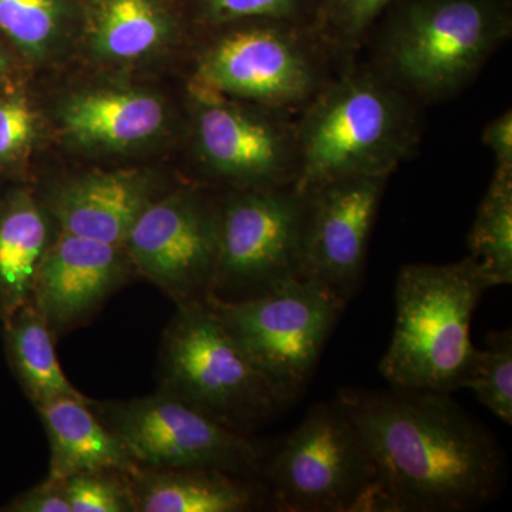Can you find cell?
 <instances>
[{
    "label": "cell",
    "instance_id": "obj_1",
    "mask_svg": "<svg viewBox=\"0 0 512 512\" xmlns=\"http://www.w3.org/2000/svg\"><path fill=\"white\" fill-rule=\"evenodd\" d=\"M335 403L375 466L373 512L474 511L500 494L503 450L450 394L343 389Z\"/></svg>",
    "mask_w": 512,
    "mask_h": 512
},
{
    "label": "cell",
    "instance_id": "obj_2",
    "mask_svg": "<svg viewBox=\"0 0 512 512\" xmlns=\"http://www.w3.org/2000/svg\"><path fill=\"white\" fill-rule=\"evenodd\" d=\"M495 282L467 256L446 265H404L394 288L396 323L379 372L397 389L448 393L463 389L474 346L471 319Z\"/></svg>",
    "mask_w": 512,
    "mask_h": 512
},
{
    "label": "cell",
    "instance_id": "obj_3",
    "mask_svg": "<svg viewBox=\"0 0 512 512\" xmlns=\"http://www.w3.org/2000/svg\"><path fill=\"white\" fill-rule=\"evenodd\" d=\"M316 94L295 130L298 194L342 178L389 177L416 146L412 107L382 77L346 74Z\"/></svg>",
    "mask_w": 512,
    "mask_h": 512
},
{
    "label": "cell",
    "instance_id": "obj_4",
    "mask_svg": "<svg viewBox=\"0 0 512 512\" xmlns=\"http://www.w3.org/2000/svg\"><path fill=\"white\" fill-rule=\"evenodd\" d=\"M161 370L163 392L241 433L289 406L207 301L177 303Z\"/></svg>",
    "mask_w": 512,
    "mask_h": 512
},
{
    "label": "cell",
    "instance_id": "obj_5",
    "mask_svg": "<svg viewBox=\"0 0 512 512\" xmlns=\"http://www.w3.org/2000/svg\"><path fill=\"white\" fill-rule=\"evenodd\" d=\"M384 60L396 82L424 97L448 96L473 79L510 36L507 0H399Z\"/></svg>",
    "mask_w": 512,
    "mask_h": 512
},
{
    "label": "cell",
    "instance_id": "obj_6",
    "mask_svg": "<svg viewBox=\"0 0 512 512\" xmlns=\"http://www.w3.org/2000/svg\"><path fill=\"white\" fill-rule=\"evenodd\" d=\"M259 477L278 511L373 512L375 466L335 402L312 407Z\"/></svg>",
    "mask_w": 512,
    "mask_h": 512
},
{
    "label": "cell",
    "instance_id": "obj_7",
    "mask_svg": "<svg viewBox=\"0 0 512 512\" xmlns=\"http://www.w3.org/2000/svg\"><path fill=\"white\" fill-rule=\"evenodd\" d=\"M229 333L291 404L313 370L348 301L318 279H292L254 298L220 301L208 296Z\"/></svg>",
    "mask_w": 512,
    "mask_h": 512
},
{
    "label": "cell",
    "instance_id": "obj_8",
    "mask_svg": "<svg viewBox=\"0 0 512 512\" xmlns=\"http://www.w3.org/2000/svg\"><path fill=\"white\" fill-rule=\"evenodd\" d=\"M93 406L137 466L214 468L245 477L261 473L265 454L255 440L174 394L160 390Z\"/></svg>",
    "mask_w": 512,
    "mask_h": 512
},
{
    "label": "cell",
    "instance_id": "obj_9",
    "mask_svg": "<svg viewBox=\"0 0 512 512\" xmlns=\"http://www.w3.org/2000/svg\"><path fill=\"white\" fill-rule=\"evenodd\" d=\"M306 197L293 187L255 190L220 212L218 258L210 296L254 298L303 276Z\"/></svg>",
    "mask_w": 512,
    "mask_h": 512
},
{
    "label": "cell",
    "instance_id": "obj_10",
    "mask_svg": "<svg viewBox=\"0 0 512 512\" xmlns=\"http://www.w3.org/2000/svg\"><path fill=\"white\" fill-rule=\"evenodd\" d=\"M259 22L232 30L205 53L202 93L227 94L275 109L312 100L319 90V66L299 22Z\"/></svg>",
    "mask_w": 512,
    "mask_h": 512
},
{
    "label": "cell",
    "instance_id": "obj_11",
    "mask_svg": "<svg viewBox=\"0 0 512 512\" xmlns=\"http://www.w3.org/2000/svg\"><path fill=\"white\" fill-rule=\"evenodd\" d=\"M220 212L191 195L151 201L128 231V261L175 302L207 301L218 258Z\"/></svg>",
    "mask_w": 512,
    "mask_h": 512
},
{
    "label": "cell",
    "instance_id": "obj_12",
    "mask_svg": "<svg viewBox=\"0 0 512 512\" xmlns=\"http://www.w3.org/2000/svg\"><path fill=\"white\" fill-rule=\"evenodd\" d=\"M387 178H342L306 197L303 276L318 279L345 301L362 278L370 232Z\"/></svg>",
    "mask_w": 512,
    "mask_h": 512
},
{
    "label": "cell",
    "instance_id": "obj_13",
    "mask_svg": "<svg viewBox=\"0 0 512 512\" xmlns=\"http://www.w3.org/2000/svg\"><path fill=\"white\" fill-rule=\"evenodd\" d=\"M198 144L215 173L261 185L262 190L295 181V131L202 93Z\"/></svg>",
    "mask_w": 512,
    "mask_h": 512
},
{
    "label": "cell",
    "instance_id": "obj_14",
    "mask_svg": "<svg viewBox=\"0 0 512 512\" xmlns=\"http://www.w3.org/2000/svg\"><path fill=\"white\" fill-rule=\"evenodd\" d=\"M123 247L62 231L47 249L32 302L52 332H67L92 316L126 278Z\"/></svg>",
    "mask_w": 512,
    "mask_h": 512
},
{
    "label": "cell",
    "instance_id": "obj_15",
    "mask_svg": "<svg viewBox=\"0 0 512 512\" xmlns=\"http://www.w3.org/2000/svg\"><path fill=\"white\" fill-rule=\"evenodd\" d=\"M136 512H245L271 505L256 477L214 468H148L130 473Z\"/></svg>",
    "mask_w": 512,
    "mask_h": 512
},
{
    "label": "cell",
    "instance_id": "obj_16",
    "mask_svg": "<svg viewBox=\"0 0 512 512\" xmlns=\"http://www.w3.org/2000/svg\"><path fill=\"white\" fill-rule=\"evenodd\" d=\"M50 446L49 476L66 480L80 473L138 467L86 397L62 396L37 404Z\"/></svg>",
    "mask_w": 512,
    "mask_h": 512
},
{
    "label": "cell",
    "instance_id": "obj_17",
    "mask_svg": "<svg viewBox=\"0 0 512 512\" xmlns=\"http://www.w3.org/2000/svg\"><path fill=\"white\" fill-rule=\"evenodd\" d=\"M150 202V185L140 175L94 174L63 188L53 201V212L62 231L123 247Z\"/></svg>",
    "mask_w": 512,
    "mask_h": 512
},
{
    "label": "cell",
    "instance_id": "obj_18",
    "mask_svg": "<svg viewBox=\"0 0 512 512\" xmlns=\"http://www.w3.org/2000/svg\"><path fill=\"white\" fill-rule=\"evenodd\" d=\"M46 215L28 195H16L0 211V319L32 301L37 272L49 249Z\"/></svg>",
    "mask_w": 512,
    "mask_h": 512
},
{
    "label": "cell",
    "instance_id": "obj_19",
    "mask_svg": "<svg viewBox=\"0 0 512 512\" xmlns=\"http://www.w3.org/2000/svg\"><path fill=\"white\" fill-rule=\"evenodd\" d=\"M64 126L82 143L130 146L153 137L164 123L156 97L138 92H97L67 104Z\"/></svg>",
    "mask_w": 512,
    "mask_h": 512
},
{
    "label": "cell",
    "instance_id": "obj_20",
    "mask_svg": "<svg viewBox=\"0 0 512 512\" xmlns=\"http://www.w3.org/2000/svg\"><path fill=\"white\" fill-rule=\"evenodd\" d=\"M3 330L13 372L35 406L56 397H84L64 375L56 356L55 333L32 301L13 313Z\"/></svg>",
    "mask_w": 512,
    "mask_h": 512
},
{
    "label": "cell",
    "instance_id": "obj_21",
    "mask_svg": "<svg viewBox=\"0 0 512 512\" xmlns=\"http://www.w3.org/2000/svg\"><path fill=\"white\" fill-rule=\"evenodd\" d=\"M470 256L483 262L495 286L512 282V167H497L468 235Z\"/></svg>",
    "mask_w": 512,
    "mask_h": 512
},
{
    "label": "cell",
    "instance_id": "obj_22",
    "mask_svg": "<svg viewBox=\"0 0 512 512\" xmlns=\"http://www.w3.org/2000/svg\"><path fill=\"white\" fill-rule=\"evenodd\" d=\"M167 32L153 0H104L96 25V46L113 59L146 55Z\"/></svg>",
    "mask_w": 512,
    "mask_h": 512
},
{
    "label": "cell",
    "instance_id": "obj_23",
    "mask_svg": "<svg viewBox=\"0 0 512 512\" xmlns=\"http://www.w3.org/2000/svg\"><path fill=\"white\" fill-rule=\"evenodd\" d=\"M487 349L474 348L468 363L463 389H471L477 399L503 423L512 426V332H491Z\"/></svg>",
    "mask_w": 512,
    "mask_h": 512
},
{
    "label": "cell",
    "instance_id": "obj_24",
    "mask_svg": "<svg viewBox=\"0 0 512 512\" xmlns=\"http://www.w3.org/2000/svg\"><path fill=\"white\" fill-rule=\"evenodd\" d=\"M62 481L72 512H136L130 473L97 470Z\"/></svg>",
    "mask_w": 512,
    "mask_h": 512
},
{
    "label": "cell",
    "instance_id": "obj_25",
    "mask_svg": "<svg viewBox=\"0 0 512 512\" xmlns=\"http://www.w3.org/2000/svg\"><path fill=\"white\" fill-rule=\"evenodd\" d=\"M56 0H0V30L19 46L39 52L55 36Z\"/></svg>",
    "mask_w": 512,
    "mask_h": 512
},
{
    "label": "cell",
    "instance_id": "obj_26",
    "mask_svg": "<svg viewBox=\"0 0 512 512\" xmlns=\"http://www.w3.org/2000/svg\"><path fill=\"white\" fill-rule=\"evenodd\" d=\"M399 0H315L320 28L343 46L357 45Z\"/></svg>",
    "mask_w": 512,
    "mask_h": 512
},
{
    "label": "cell",
    "instance_id": "obj_27",
    "mask_svg": "<svg viewBox=\"0 0 512 512\" xmlns=\"http://www.w3.org/2000/svg\"><path fill=\"white\" fill-rule=\"evenodd\" d=\"M309 0H202L205 15L214 23L239 20L299 22Z\"/></svg>",
    "mask_w": 512,
    "mask_h": 512
},
{
    "label": "cell",
    "instance_id": "obj_28",
    "mask_svg": "<svg viewBox=\"0 0 512 512\" xmlns=\"http://www.w3.org/2000/svg\"><path fill=\"white\" fill-rule=\"evenodd\" d=\"M33 133V113L25 100L0 101V158L18 154Z\"/></svg>",
    "mask_w": 512,
    "mask_h": 512
},
{
    "label": "cell",
    "instance_id": "obj_29",
    "mask_svg": "<svg viewBox=\"0 0 512 512\" xmlns=\"http://www.w3.org/2000/svg\"><path fill=\"white\" fill-rule=\"evenodd\" d=\"M3 511L9 512H72L63 481L47 477L42 483L19 494Z\"/></svg>",
    "mask_w": 512,
    "mask_h": 512
},
{
    "label": "cell",
    "instance_id": "obj_30",
    "mask_svg": "<svg viewBox=\"0 0 512 512\" xmlns=\"http://www.w3.org/2000/svg\"><path fill=\"white\" fill-rule=\"evenodd\" d=\"M483 141L494 154L497 167H512V113L511 110L490 121L484 128Z\"/></svg>",
    "mask_w": 512,
    "mask_h": 512
},
{
    "label": "cell",
    "instance_id": "obj_31",
    "mask_svg": "<svg viewBox=\"0 0 512 512\" xmlns=\"http://www.w3.org/2000/svg\"><path fill=\"white\" fill-rule=\"evenodd\" d=\"M5 57L2 56V53H0V73L3 72V69H5Z\"/></svg>",
    "mask_w": 512,
    "mask_h": 512
}]
</instances>
